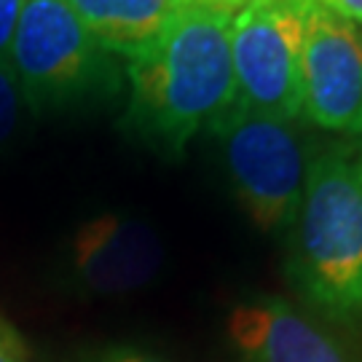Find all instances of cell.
<instances>
[{
    "instance_id": "cell-11",
    "label": "cell",
    "mask_w": 362,
    "mask_h": 362,
    "mask_svg": "<svg viewBox=\"0 0 362 362\" xmlns=\"http://www.w3.org/2000/svg\"><path fill=\"white\" fill-rule=\"evenodd\" d=\"M27 0H0V65L11 62V46Z\"/></svg>"
},
{
    "instance_id": "cell-12",
    "label": "cell",
    "mask_w": 362,
    "mask_h": 362,
    "mask_svg": "<svg viewBox=\"0 0 362 362\" xmlns=\"http://www.w3.org/2000/svg\"><path fill=\"white\" fill-rule=\"evenodd\" d=\"M314 6H322L327 11H333L336 16L346 19L351 25H357L362 30V0H309Z\"/></svg>"
},
{
    "instance_id": "cell-6",
    "label": "cell",
    "mask_w": 362,
    "mask_h": 362,
    "mask_svg": "<svg viewBox=\"0 0 362 362\" xmlns=\"http://www.w3.org/2000/svg\"><path fill=\"white\" fill-rule=\"evenodd\" d=\"M303 3L300 116L320 129L362 137V30Z\"/></svg>"
},
{
    "instance_id": "cell-14",
    "label": "cell",
    "mask_w": 362,
    "mask_h": 362,
    "mask_svg": "<svg viewBox=\"0 0 362 362\" xmlns=\"http://www.w3.org/2000/svg\"><path fill=\"white\" fill-rule=\"evenodd\" d=\"M0 362H25L22 360V351L16 346L13 336L0 325Z\"/></svg>"
},
{
    "instance_id": "cell-1",
    "label": "cell",
    "mask_w": 362,
    "mask_h": 362,
    "mask_svg": "<svg viewBox=\"0 0 362 362\" xmlns=\"http://www.w3.org/2000/svg\"><path fill=\"white\" fill-rule=\"evenodd\" d=\"M242 0H188L127 65L129 124L169 156L236 103L233 13Z\"/></svg>"
},
{
    "instance_id": "cell-2",
    "label": "cell",
    "mask_w": 362,
    "mask_h": 362,
    "mask_svg": "<svg viewBox=\"0 0 362 362\" xmlns=\"http://www.w3.org/2000/svg\"><path fill=\"white\" fill-rule=\"evenodd\" d=\"M303 293L336 320L362 317V148H333L306 169L296 212Z\"/></svg>"
},
{
    "instance_id": "cell-10",
    "label": "cell",
    "mask_w": 362,
    "mask_h": 362,
    "mask_svg": "<svg viewBox=\"0 0 362 362\" xmlns=\"http://www.w3.org/2000/svg\"><path fill=\"white\" fill-rule=\"evenodd\" d=\"M22 107H25V97H22L11 62L0 65V145L8 143V137L16 132Z\"/></svg>"
},
{
    "instance_id": "cell-8",
    "label": "cell",
    "mask_w": 362,
    "mask_h": 362,
    "mask_svg": "<svg viewBox=\"0 0 362 362\" xmlns=\"http://www.w3.org/2000/svg\"><path fill=\"white\" fill-rule=\"evenodd\" d=\"M226 333L239 362H362L330 330L282 298L236 303Z\"/></svg>"
},
{
    "instance_id": "cell-3",
    "label": "cell",
    "mask_w": 362,
    "mask_h": 362,
    "mask_svg": "<svg viewBox=\"0 0 362 362\" xmlns=\"http://www.w3.org/2000/svg\"><path fill=\"white\" fill-rule=\"evenodd\" d=\"M25 105L59 110L113 89L110 52L94 40L67 0H27L11 46Z\"/></svg>"
},
{
    "instance_id": "cell-9",
    "label": "cell",
    "mask_w": 362,
    "mask_h": 362,
    "mask_svg": "<svg viewBox=\"0 0 362 362\" xmlns=\"http://www.w3.org/2000/svg\"><path fill=\"white\" fill-rule=\"evenodd\" d=\"M105 52L132 59L188 0H67Z\"/></svg>"
},
{
    "instance_id": "cell-7",
    "label": "cell",
    "mask_w": 362,
    "mask_h": 362,
    "mask_svg": "<svg viewBox=\"0 0 362 362\" xmlns=\"http://www.w3.org/2000/svg\"><path fill=\"white\" fill-rule=\"evenodd\" d=\"M70 260L83 287L103 296H118L153 279L164 263V247L148 223L107 212L78 228Z\"/></svg>"
},
{
    "instance_id": "cell-5",
    "label": "cell",
    "mask_w": 362,
    "mask_h": 362,
    "mask_svg": "<svg viewBox=\"0 0 362 362\" xmlns=\"http://www.w3.org/2000/svg\"><path fill=\"white\" fill-rule=\"evenodd\" d=\"M303 0H242L231 25L236 100L269 116H300Z\"/></svg>"
},
{
    "instance_id": "cell-4",
    "label": "cell",
    "mask_w": 362,
    "mask_h": 362,
    "mask_svg": "<svg viewBox=\"0 0 362 362\" xmlns=\"http://www.w3.org/2000/svg\"><path fill=\"white\" fill-rule=\"evenodd\" d=\"M236 199L260 231L274 233L296 220L306 182V153L293 124L245 103L215 124Z\"/></svg>"
},
{
    "instance_id": "cell-13",
    "label": "cell",
    "mask_w": 362,
    "mask_h": 362,
    "mask_svg": "<svg viewBox=\"0 0 362 362\" xmlns=\"http://www.w3.org/2000/svg\"><path fill=\"white\" fill-rule=\"evenodd\" d=\"M97 362H164V360H158L153 354H145V351L116 349V351H107V354L100 357Z\"/></svg>"
}]
</instances>
